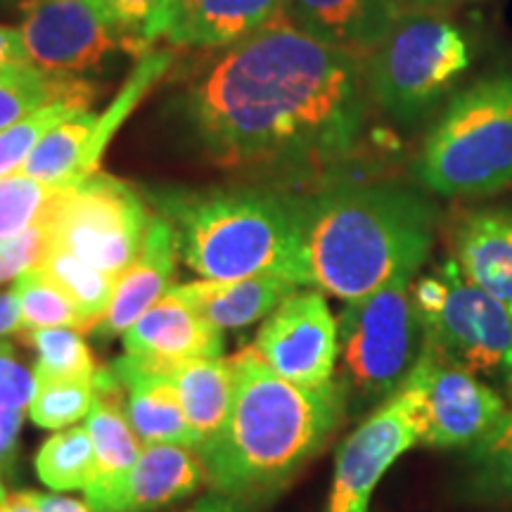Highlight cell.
<instances>
[{"instance_id": "40", "label": "cell", "mask_w": 512, "mask_h": 512, "mask_svg": "<svg viewBox=\"0 0 512 512\" xmlns=\"http://www.w3.org/2000/svg\"><path fill=\"white\" fill-rule=\"evenodd\" d=\"M29 496L36 503L38 512H95L91 503L79 501V498L72 496L38 494V491H29Z\"/></svg>"}, {"instance_id": "1", "label": "cell", "mask_w": 512, "mask_h": 512, "mask_svg": "<svg viewBox=\"0 0 512 512\" xmlns=\"http://www.w3.org/2000/svg\"><path fill=\"white\" fill-rule=\"evenodd\" d=\"M366 86L363 60L294 27L283 12L197 74L176 114L211 162L299 174L354 152Z\"/></svg>"}, {"instance_id": "35", "label": "cell", "mask_w": 512, "mask_h": 512, "mask_svg": "<svg viewBox=\"0 0 512 512\" xmlns=\"http://www.w3.org/2000/svg\"><path fill=\"white\" fill-rule=\"evenodd\" d=\"M477 477L486 489L512 496V411L498 422V427L475 446Z\"/></svg>"}, {"instance_id": "17", "label": "cell", "mask_w": 512, "mask_h": 512, "mask_svg": "<svg viewBox=\"0 0 512 512\" xmlns=\"http://www.w3.org/2000/svg\"><path fill=\"white\" fill-rule=\"evenodd\" d=\"M112 370L124 387V411L140 444H169L197 451L195 432L185 420L169 370L126 351L114 358Z\"/></svg>"}, {"instance_id": "8", "label": "cell", "mask_w": 512, "mask_h": 512, "mask_svg": "<svg viewBox=\"0 0 512 512\" xmlns=\"http://www.w3.org/2000/svg\"><path fill=\"white\" fill-rule=\"evenodd\" d=\"M411 285L413 278H396L344 304L337 320L342 382L366 403L387 401L420 358L422 328Z\"/></svg>"}, {"instance_id": "7", "label": "cell", "mask_w": 512, "mask_h": 512, "mask_svg": "<svg viewBox=\"0 0 512 512\" xmlns=\"http://www.w3.org/2000/svg\"><path fill=\"white\" fill-rule=\"evenodd\" d=\"M470 50L456 24L434 10H406L368 57L373 100L401 121L425 114L465 69Z\"/></svg>"}, {"instance_id": "9", "label": "cell", "mask_w": 512, "mask_h": 512, "mask_svg": "<svg viewBox=\"0 0 512 512\" xmlns=\"http://www.w3.org/2000/svg\"><path fill=\"white\" fill-rule=\"evenodd\" d=\"M150 221L152 211L133 185L98 171L57 192L41 223L50 245L119 278L143 247Z\"/></svg>"}, {"instance_id": "43", "label": "cell", "mask_w": 512, "mask_h": 512, "mask_svg": "<svg viewBox=\"0 0 512 512\" xmlns=\"http://www.w3.org/2000/svg\"><path fill=\"white\" fill-rule=\"evenodd\" d=\"M403 10H444L453 8V5L467 3V0H399Z\"/></svg>"}, {"instance_id": "15", "label": "cell", "mask_w": 512, "mask_h": 512, "mask_svg": "<svg viewBox=\"0 0 512 512\" xmlns=\"http://www.w3.org/2000/svg\"><path fill=\"white\" fill-rule=\"evenodd\" d=\"M126 354L162 368L223 356V330L211 325L174 292H166L121 335Z\"/></svg>"}, {"instance_id": "39", "label": "cell", "mask_w": 512, "mask_h": 512, "mask_svg": "<svg viewBox=\"0 0 512 512\" xmlns=\"http://www.w3.org/2000/svg\"><path fill=\"white\" fill-rule=\"evenodd\" d=\"M17 64H31L22 29L0 24V69L17 67Z\"/></svg>"}, {"instance_id": "4", "label": "cell", "mask_w": 512, "mask_h": 512, "mask_svg": "<svg viewBox=\"0 0 512 512\" xmlns=\"http://www.w3.org/2000/svg\"><path fill=\"white\" fill-rule=\"evenodd\" d=\"M150 195L176 230L181 259L202 280L275 275L306 285L294 197L252 188H159Z\"/></svg>"}, {"instance_id": "26", "label": "cell", "mask_w": 512, "mask_h": 512, "mask_svg": "<svg viewBox=\"0 0 512 512\" xmlns=\"http://www.w3.org/2000/svg\"><path fill=\"white\" fill-rule=\"evenodd\" d=\"M41 268L48 273V278L67 294L69 302L81 313L86 328L93 332L95 325L105 318L110 309L114 287H117V275L100 271L79 256L69 254L67 249L48 247L43 256Z\"/></svg>"}, {"instance_id": "29", "label": "cell", "mask_w": 512, "mask_h": 512, "mask_svg": "<svg viewBox=\"0 0 512 512\" xmlns=\"http://www.w3.org/2000/svg\"><path fill=\"white\" fill-rule=\"evenodd\" d=\"M83 83V79H55L34 64L0 69V133L46 107L48 102L74 93Z\"/></svg>"}, {"instance_id": "41", "label": "cell", "mask_w": 512, "mask_h": 512, "mask_svg": "<svg viewBox=\"0 0 512 512\" xmlns=\"http://www.w3.org/2000/svg\"><path fill=\"white\" fill-rule=\"evenodd\" d=\"M15 332H22V311L15 290L0 292V339H8Z\"/></svg>"}, {"instance_id": "22", "label": "cell", "mask_w": 512, "mask_h": 512, "mask_svg": "<svg viewBox=\"0 0 512 512\" xmlns=\"http://www.w3.org/2000/svg\"><path fill=\"white\" fill-rule=\"evenodd\" d=\"M93 384L95 403L86 418V430L93 441L95 475L91 486L83 491L86 496L110 489L114 482H119L143 451V444L126 418L124 387L112 366L98 368Z\"/></svg>"}, {"instance_id": "13", "label": "cell", "mask_w": 512, "mask_h": 512, "mask_svg": "<svg viewBox=\"0 0 512 512\" xmlns=\"http://www.w3.org/2000/svg\"><path fill=\"white\" fill-rule=\"evenodd\" d=\"M254 347L268 368L299 387L335 380L339 328L320 290L294 292L264 320Z\"/></svg>"}, {"instance_id": "45", "label": "cell", "mask_w": 512, "mask_h": 512, "mask_svg": "<svg viewBox=\"0 0 512 512\" xmlns=\"http://www.w3.org/2000/svg\"><path fill=\"white\" fill-rule=\"evenodd\" d=\"M5 498H8V491H5V484H3V479H0V505L5 503Z\"/></svg>"}, {"instance_id": "14", "label": "cell", "mask_w": 512, "mask_h": 512, "mask_svg": "<svg viewBox=\"0 0 512 512\" xmlns=\"http://www.w3.org/2000/svg\"><path fill=\"white\" fill-rule=\"evenodd\" d=\"M207 482L200 456L190 448L143 446L136 463L110 489L86 496L95 512H155L183 501Z\"/></svg>"}, {"instance_id": "23", "label": "cell", "mask_w": 512, "mask_h": 512, "mask_svg": "<svg viewBox=\"0 0 512 512\" xmlns=\"http://www.w3.org/2000/svg\"><path fill=\"white\" fill-rule=\"evenodd\" d=\"M166 370L176 387L185 420L195 432V453H200L219 437L230 415L235 394L233 358H200Z\"/></svg>"}, {"instance_id": "31", "label": "cell", "mask_w": 512, "mask_h": 512, "mask_svg": "<svg viewBox=\"0 0 512 512\" xmlns=\"http://www.w3.org/2000/svg\"><path fill=\"white\" fill-rule=\"evenodd\" d=\"M31 349L36 351V375L64 377V380H93L98 363L81 330L43 328L22 332Z\"/></svg>"}, {"instance_id": "36", "label": "cell", "mask_w": 512, "mask_h": 512, "mask_svg": "<svg viewBox=\"0 0 512 512\" xmlns=\"http://www.w3.org/2000/svg\"><path fill=\"white\" fill-rule=\"evenodd\" d=\"M48 247V230L43 223H36L24 233L0 240V285L15 283L19 275L41 266Z\"/></svg>"}, {"instance_id": "33", "label": "cell", "mask_w": 512, "mask_h": 512, "mask_svg": "<svg viewBox=\"0 0 512 512\" xmlns=\"http://www.w3.org/2000/svg\"><path fill=\"white\" fill-rule=\"evenodd\" d=\"M93 380L36 375V394L27 408L31 422L43 430H67L88 418L95 403Z\"/></svg>"}, {"instance_id": "20", "label": "cell", "mask_w": 512, "mask_h": 512, "mask_svg": "<svg viewBox=\"0 0 512 512\" xmlns=\"http://www.w3.org/2000/svg\"><path fill=\"white\" fill-rule=\"evenodd\" d=\"M456 261L472 285L512 313V211L484 209L456 230Z\"/></svg>"}, {"instance_id": "6", "label": "cell", "mask_w": 512, "mask_h": 512, "mask_svg": "<svg viewBox=\"0 0 512 512\" xmlns=\"http://www.w3.org/2000/svg\"><path fill=\"white\" fill-rule=\"evenodd\" d=\"M411 294L422 328V356L512 382V313L472 285L456 259L420 278Z\"/></svg>"}, {"instance_id": "44", "label": "cell", "mask_w": 512, "mask_h": 512, "mask_svg": "<svg viewBox=\"0 0 512 512\" xmlns=\"http://www.w3.org/2000/svg\"><path fill=\"white\" fill-rule=\"evenodd\" d=\"M0 512H38V508L31 501L29 491H22V494H12L5 498V503L0 505Z\"/></svg>"}, {"instance_id": "2", "label": "cell", "mask_w": 512, "mask_h": 512, "mask_svg": "<svg viewBox=\"0 0 512 512\" xmlns=\"http://www.w3.org/2000/svg\"><path fill=\"white\" fill-rule=\"evenodd\" d=\"M233 358L235 394L219 437L200 456L216 494L256 503L278 494L328 444L344 420L349 389L342 380L299 387L273 373L259 349Z\"/></svg>"}, {"instance_id": "30", "label": "cell", "mask_w": 512, "mask_h": 512, "mask_svg": "<svg viewBox=\"0 0 512 512\" xmlns=\"http://www.w3.org/2000/svg\"><path fill=\"white\" fill-rule=\"evenodd\" d=\"M15 294L22 311V332L43 328H74L88 332L81 313L41 266L15 280Z\"/></svg>"}, {"instance_id": "19", "label": "cell", "mask_w": 512, "mask_h": 512, "mask_svg": "<svg viewBox=\"0 0 512 512\" xmlns=\"http://www.w3.org/2000/svg\"><path fill=\"white\" fill-rule=\"evenodd\" d=\"M169 292L192 306L219 330H238L268 318L297 292V285L275 275H254L242 280H195L176 283Z\"/></svg>"}, {"instance_id": "27", "label": "cell", "mask_w": 512, "mask_h": 512, "mask_svg": "<svg viewBox=\"0 0 512 512\" xmlns=\"http://www.w3.org/2000/svg\"><path fill=\"white\" fill-rule=\"evenodd\" d=\"M36 475L55 494L86 491L95 475L93 441L86 427H67L55 432L38 448Z\"/></svg>"}, {"instance_id": "21", "label": "cell", "mask_w": 512, "mask_h": 512, "mask_svg": "<svg viewBox=\"0 0 512 512\" xmlns=\"http://www.w3.org/2000/svg\"><path fill=\"white\" fill-rule=\"evenodd\" d=\"M285 12V0H181L169 43L178 48H228Z\"/></svg>"}, {"instance_id": "11", "label": "cell", "mask_w": 512, "mask_h": 512, "mask_svg": "<svg viewBox=\"0 0 512 512\" xmlns=\"http://www.w3.org/2000/svg\"><path fill=\"white\" fill-rule=\"evenodd\" d=\"M19 29L31 64L55 79H79L121 50L105 0H27Z\"/></svg>"}, {"instance_id": "16", "label": "cell", "mask_w": 512, "mask_h": 512, "mask_svg": "<svg viewBox=\"0 0 512 512\" xmlns=\"http://www.w3.org/2000/svg\"><path fill=\"white\" fill-rule=\"evenodd\" d=\"M176 230L164 214H152L143 247L133 264L117 278L114 297L105 318L93 328V335L112 339L131 328L147 309H152L174 287L178 261Z\"/></svg>"}, {"instance_id": "12", "label": "cell", "mask_w": 512, "mask_h": 512, "mask_svg": "<svg viewBox=\"0 0 512 512\" xmlns=\"http://www.w3.org/2000/svg\"><path fill=\"white\" fill-rule=\"evenodd\" d=\"M418 392L422 444L434 448L477 446L505 418L503 396L479 375L422 356L406 377Z\"/></svg>"}, {"instance_id": "32", "label": "cell", "mask_w": 512, "mask_h": 512, "mask_svg": "<svg viewBox=\"0 0 512 512\" xmlns=\"http://www.w3.org/2000/svg\"><path fill=\"white\" fill-rule=\"evenodd\" d=\"M105 5L121 50L143 57L159 38L169 34L181 0H105Z\"/></svg>"}, {"instance_id": "10", "label": "cell", "mask_w": 512, "mask_h": 512, "mask_svg": "<svg viewBox=\"0 0 512 512\" xmlns=\"http://www.w3.org/2000/svg\"><path fill=\"white\" fill-rule=\"evenodd\" d=\"M418 444V392L406 380L339 446L325 512H368L370 498L389 467Z\"/></svg>"}, {"instance_id": "42", "label": "cell", "mask_w": 512, "mask_h": 512, "mask_svg": "<svg viewBox=\"0 0 512 512\" xmlns=\"http://www.w3.org/2000/svg\"><path fill=\"white\" fill-rule=\"evenodd\" d=\"M185 512H252V508H249V503L240 501V498L223 496L214 491V494L204 496L202 501H197L190 510Z\"/></svg>"}, {"instance_id": "38", "label": "cell", "mask_w": 512, "mask_h": 512, "mask_svg": "<svg viewBox=\"0 0 512 512\" xmlns=\"http://www.w3.org/2000/svg\"><path fill=\"white\" fill-rule=\"evenodd\" d=\"M24 418H27V411L0 406V470L10 472L15 465Z\"/></svg>"}, {"instance_id": "28", "label": "cell", "mask_w": 512, "mask_h": 512, "mask_svg": "<svg viewBox=\"0 0 512 512\" xmlns=\"http://www.w3.org/2000/svg\"><path fill=\"white\" fill-rule=\"evenodd\" d=\"M93 100L95 88L86 81L74 93H67L62 98L48 102L46 107H41V110L29 114L27 119H22L19 124L0 133V178L19 174V169L27 162L38 140L46 136L48 131H53L57 124H62L64 119L74 117L76 112L91 110Z\"/></svg>"}, {"instance_id": "37", "label": "cell", "mask_w": 512, "mask_h": 512, "mask_svg": "<svg viewBox=\"0 0 512 512\" xmlns=\"http://www.w3.org/2000/svg\"><path fill=\"white\" fill-rule=\"evenodd\" d=\"M36 394L34 368H27L8 339H0V406L27 411Z\"/></svg>"}, {"instance_id": "24", "label": "cell", "mask_w": 512, "mask_h": 512, "mask_svg": "<svg viewBox=\"0 0 512 512\" xmlns=\"http://www.w3.org/2000/svg\"><path fill=\"white\" fill-rule=\"evenodd\" d=\"M174 53L171 50H150V53L140 57L138 67L133 69V74L128 76V81L121 86L117 98L110 102L105 114L95 121L88 143L83 147L81 164H79V181L83 178L98 174L102 155H105L107 145L112 143V138L117 136V131L124 124L128 114L138 107V102L145 98L147 91L155 88V83L169 72V67L174 64Z\"/></svg>"}, {"instance_id": "3", "label": "cell", "mask_w": 512, "mask_h": 512, "mask_svg": "<svg viewBox=\"0 0 512 512\" xmlns=\"http://www.w3.org/2000/svg\"><path fill=\"white\" fill-rule=\"evenodd\" d=\"M306 285L342 299L415 278L430 256L437 209L401 185L349 183L297 200Z\"/></svg>"}, {"instance_id": "34", "label": "cell", "mask_w": 512, "mask_h": 512, "mask_svg": "<svg viewBox=\"0 0 512 512\" xmlns=\"http://www.w3.org/2000/svg\"><path fill=\"white\" fill-rule=\"evenodd\" d=\"M62 185H48L24 174L0 178V240L24 233L46 219Z\"/></svg>"}, {"instance_id": "5", "label": "cell", "mask_w": 512, "mask_h": 512, "mask_svg": "<svg viewBox=\"0 0 512 512\" xmlns=\"http://www.w3.org/2000/svg\"><path fill=\"white\" fill-rule=\"evenodd\" d=\"M415 174L444 197H486L512 183V74L491 76L453 98Z\"/></svg>"}, {"instance_id": "25", "label": "cell", "mask_w": 512, "mask_h": 512, "mask_svg": "<svg viewBox=\"0 0 512 512\" xmlns=\"http://www.w3.org/2000/svg\"><path fill=\"white\" fill-rule=\"evenodd\" d=\"M95 121H98V114L93 110L76 112L74 117L64 119L38 140L19 174L48 185H62V188L79 183L76 174H79L83 147L88 143Z\"/></svg>"}, {"instance_id": "18", "label": "cell", "mask_w": 512, "mask_h": 512, "mask_svg": "<svg viewBox=\"0 0 512 512\" xmlns=\"http://www.w3.org/2000/svg\"><path fill=\"white\" fill-rule=\"evenodd\" d=\"M399 0H285V17L318 41L368 60L403 15Z\"/></svg>"}]
</instances>
